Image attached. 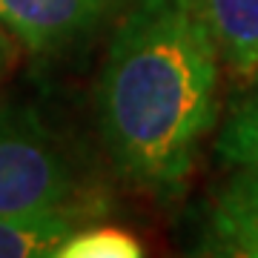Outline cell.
Here are the masks:
<instances>
[{
    "mask_svg": "<svg viewBox=\"0 0 258 258\" xmlns=\"http://www.w3.org/2000/svg\"><path fill=\"white\" fill-rule=\"evenodd\" d=\"M218 46L198 0H129L98 78V126L115 169L175 198L215 123Z\"/></svg>",
    "mask_w": 258,
    "mask_h": 258,
    "instance_id": "6da1fadb",
    "label": "cell"
},
{
    "mask_svg": "<svg viewBox=\"0 0 258 258\" xmlns=\"http://www.w3.org/2000/svg\"><path fill=\"white\" fill-rule=\"evenodd\" d=\"M89 201L57 138L26 106L0 103V218L81 221Z\"/></svg>",
    "mask_w": 258,
    "mask_h": 258,
    "instance_id": "7a4b0ae2",
    "label": "cell"
},
{
    "mask_svg": "<svg viewBox=\"0 0 258 258\" xmlns=\"http://www.w3.org/2000/svg\"><path fill=\"white\" fill-rule=\"evenodd\" d=\"M118 0H0V23L32 55H57L92 35Z\"/></svg>",
    "mask_w": 258,
    "mask_h": 258,
    "instance_id": "3957f363",
    "label": "cell"
},
{
    "mask_svg": "<svg viewBox=\"0 0 258 258\" xmlns=\"http://www.w3.org/2000/svg\"><path fill=\"white\" fill-rule=\"evenodd\" d=\"M198 252L204 255L258 258V172H238L218 189L204 218Z\"/></svg>",
    "mask_w": 258,
    "mask_h": 258,
    "instance_id": "277c9868",
    "label": "cell"
},
{
    "mask_svg": "<svg viewBox=\"0 0 258 258\" xmlns=\"http://www.w3.org/2000/svg\"><path fill=\"white\" fill-rule=\"evenodd\" d=\"M218 55L238 78L258 72V0H198Z\"/></svg>",
    "mask_w": 258,
    "mask_h": 258,
    "instance_id": "5b68a950",
    "label": "cell"
},
{
    "mask_svg": "<svg viewBox=\"0 0 258 258\" xmlns=\"http://www.w3.org/2000/svg\"><path fill=\"white\" fill-rule=\"evenodd\" d=\"M75 224L78 218H69V215L40 218V221L0 218V258L55 255V249L75 230Z\"/></svg>",
    "mask_w": 258,
    "mask_h": 258,
    "instance_id": "8992f818",
    "label": "cell"
},
{
    "mask_svg": "<svg viewBox=\"0 0 258 258\" xmlns=\"http://www.w3.org/2000/svg\"><path fill=\"white\" fill-rule=\"evenodd\" d=\"M57 258H138L144 255L141 241L132 232L112 227V224H98L89 230L69 232L60 247L55 249Z\"/></svg>",
    "mask_w": 258,
    "mask_h": 258,
    "instance_id": "52a82bcc",
    "label": "cell"
},
{
    "mask_svg": "<svg viewBox=\"0 0 258 258\" xmlns=\"http://www.w3.org/2000/svg\"><path fill=\"white\" fill-rule=\"evenodd\" d=\"M218 152L227 164L258 172V98L224 126L218 138Z\"/></svg>",
    "mask_w": 258,
    "mask_h": 258,
    "instance_id": "ba28073f",
    "label": "cell"
},
{
    "mask_svg": "<svg viewBox=\"0 0 258 258\" xmlns=\"http://www.w3.org/2000/svg\"><path fill=\"white\" fill-rule=\"evenodd\" d=\"M15 60H18V40L9 35V29L0 23V78L9 75Z\"/></svg>",
    "mask_w": 258,
    "mask_h": 258,
    "instance_id": "9c48e42d",
    "label": "cell"
},
{
    "mask_svg": "<svg viewBox=\"0 0 258 258\" xmlns=\"http://www.w3.org/2000/svg\"><path fill=\"white\" fill-rule=\"evenodd\" d=\"M255 78H258V72H255Z\"/></svg>",
    "mask_w": 258,
    "mask_h": 258,
    "instance_id": "30bf717a",
    "label": "cell"
}]
</instances>
